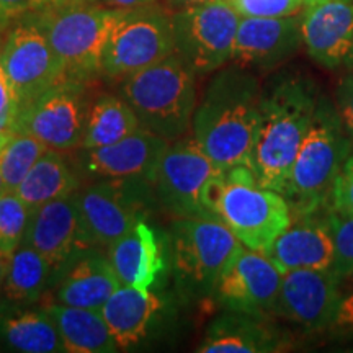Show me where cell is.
I'll return each mask as SVG.
<instances>
[{
	"label": "cell",
	"mask_w": 353,
	"mask_h": 353,
	"mask_svg": "<svg viewBox=\"0 0 353 353\" xmlns=\"http://www.w3.org/2000/svg\"><path fill=\"white\" fill-rule=\"evenodd\" d=\"M8 260H10V255H7L2 249H0V298H2V290H3V281H6V275H7Z\"/></svg>",
	"instance_id": "obj_39"
},
{
	"label": "cell",
	"mask_w": 353,
	"mask_h": 353,
	"mask_svg": "<svg viewBox=\"0 0 353 353\" xmlns=\"http://www.w3.org/2000/svg\"><path fill=\"white\" fill-rule=\"evenodd\" d=\"M54 276L52 267L33 247L20 244L10 255L0 301L34 304Z\"/></svg>",
	"instance_id": "obj_29"
},
{
	"label": "cell",
	"mask_w": 353,
	"mask_h": 353,
	"mask_svg": "<svg viewBox=\"0 0 353 353\" xmlns=\"http://www.w3.org/2000/svg\"><path fill=\"white\" fill-rule=\"evenodd\" d=\"M120 8L82 0H54L33 17L63 61L65 76L87 83L101 76V54Z\"/></svg>",
	"instance_id": "obj_6"
},
{
	"label": "cell",
	"mask_w": 353,
	"mask_h": 353,
	"mask_svg": "<svg viewBox=\"0 0 353 353\" xmlns=\"http://www.w3.org/2000/svg\"><path fill=\"white\" fill-rule=\"evenodd\" d=\"M82 2H97V0H82Z\"/></svg>",
	"instance_id": "obj_44"
},
{
	"label": "cell",
	"mask_w": 353,
	"mask_h": 353,
	"mask_svg": "<svg viewBox=\"0 0 353 353\" xmlns=\"http://www.w3.org/2000/svg\"><path fill=\"white\" fill-rule=\"evenodd\" d=\"M288 348V339L267 317L228 311L206 330L201 353H273Z\"/></svg>",
	"instance_id": "obj_21"
},
{
	"label": "cell",
	"mask_w": 353,
	"mask_h": 353,
	"mask_svg": "<svg viewBox=\"0 0 353 353\" xmlns=\"http://www.w3.org/2000/svg\"><path fill=\"white\" fill-rule=\"evenodd\" d=\"M6 183H3V179H2V174H0V193L6 192Z\"/></svg>",
	"instance_id": "obj_41"
},
{
	"label": "cell",
	"mask_w": 353,
	"mask_h": 353,
	"mask_svg": "<svg viewBox=\"0 0 353 353\" xmlns=\"http://www.w3.org/2000/svg\"><path fill=\"white\" fill-rule=\"evenodd\" d=\"M262 90L252 74L234 64L219 70L193 114V139L221 170L250 167Z\"/></svg>",
	"instance_id": "obj_1"
},
{
	"label": "cell",
	"mask_w": 353,
	"mask_h": 353,
	"mask_svg": "<svg viewBox=\"0 0 353 353\" xmlns=\"http://www.w3.org/2000/svg\"><path fill=\"white\" fill-rule=\"evenodd\" d=\"M83 85L68 77L21 105L13 131L28 132L52 151L81 149L88 113Z\"/></svg>",
	"instance_id": "obj_12"
},
{
	"label": "cell",
	"mask_w": 353,
	"mask_h": 353,
	"mask_svg": "<svg viewBox=\"0 0 353 353\" xmlns=\"http://www.w3.org/2000/svg\"><path fill=\"white\" fill-rule=\"evenodd\" d=\"M113 339L121 350L139 343L148 335L161 301L151 290L121 285L100 309Z\"/></svg>",
	"instance_id": "obj_25"
},
{
	"label": "cell",
	"mask_w": 353,
	"mask_h": 353,
	"mask_svg": "<svg viewBox=\"0 0 353 353\" xmlns=\"http://www.w3.org/2000/svg\"><path fill=\"white\" fill-rule=\"evenodd\" d=\"M120 286L108 257L85 252L61 278L52 303L100 311Z\"/></svg>",
	"instance_id": "obj_23"
},
{
	"label": "cell",
	"mask_w": 353,
	"mask_h": 353,
	"mask_svg": "<svg viewBox=\"0 0 353 353\" xmlns=\"http://www.w3.org/2000/svg\"><path fill=\"white\" fill-rule=\"evenodd\" d=\"M174 52L172 13L156 3L120 8L105 43L100 74L121 82Z\"/></svg>",
	"instance_id": "obj_7"
},
{
	"label": "cell",
	"mask_w": 353,
	"mask_h": 353,
	"mask_svg": "<svg viewBox=\"0 0 353 353\" xmlns=\"http://www.w3.org/2000/svg\"><path fill=\"white\" fill-rule=\"evenodd\" d=\"M239 13L228 0H208L172 13L175 52L196 77L229 63L236 43Z\"/></svg>",
	"instance_id": "obj_9"
},
{
	"label": "cell",
	"mask_w": 353,
	"mask_h": 353,
	"mask_svg": "<svg viewBox=\"0 0 353 353\" xmlns=\"http://www.w3.org/2000/svg\"><path fill=\"white\" fill-rule=\"evenodd\" d=\"M0 343L21 353H64L54 322L44 309L32 304L0 301Z\"/></svg>",
	"instance_id": "obj_24"
},
{
	"label": "cell",
	"mask_w": 353,
	"mask_h": 353,
	"mask_svg": "<svg viewBox=\"0 0 353 353\" xmlns=\"http://www.w3.org/2000/svg\"><path fill=\"white\" fill-rule=\"evenodd\" d=\"M205 206L242 245L257 252H265L293 223V211L285 196L262 187L245 165L214 176L205 190Z\"/></svg>",
	"instance_id": "obj_3"
},
{
	"label": "cell",
	"mask_w": 353,
	"mask_h": 353,
	"mask_svg": "<svg viewBox=\"0 0 353 353\" xmlns=\"http://www.w3.org/2000/svg\"><path fill=\"white\" fill-rule=\"evenodd\" d=\"M145 180H95L74 193L83 231L92 245L108 247L143 219Z\"/></svg>",
	"instance_id": "obj_13"
},
{
	"label": "cell",
	"mask_w": 353,
	"mask_h": 353,
	"mask_svg": "<svg viewBox=\"0 0 353 353\" xmlns=\"http://www.w3.org/2000/svg\"><path fill=\"white\" fill-rule=\"evenodd\" d=\"M303 44L322 68L353 64V0H322L301 17Z\"/></svg>",
	"instance_id": "obj_18"
},
{
	"label": "cell",
	"mask_w": 353,
	"mask_h": 353,
	"mask_svg": "<svg viewBox=\"0 0 353 353\" xmlns=\"http://www.w3.org/2000/svg\"><path fill=\"white\" fill-rule=\"evenodd\" d=\"M343 126L347 128L348 134L353 139V72L342 79L337 87V105Z\"/></svg>",
	"instance_id": "obj_37"
},
{
	"label": "cell",
	"mask_w": 353,
	"mask_h": 353,
	"mask_svg": "<svg viewBox=\"0 0 353 353\" xmlns=\"http://www.w3.org/2000/svg\"><path fill=\"white\" fill-rule=\"evenodd\" d=\"M120 97L144 130L169 143L190 130L196 108V76L176 52L120 82Z\"/></svg>",
	"instance_id": "obj_5"
},
{
	"label": "cell",
	"mask_w": 353,
	"mask_h": 353,
	"mask_svg": "<svg viewBox=\"0 0 353 353\" xmlns=\"http://www.w3.org/2000/svg\"><path fill=\"white\" fill-rule=\"evenodd\" d=\"M170 143L139 128L118 143L81 149L77 172L90 180H145L151 183L162 154Z\"/></svg>",
	"instance_id": "obj_17"
},
{
	"label": "cell",
	"mask_w": 353,
	"mask_h": 353,
	"mask_svg": "<svg viewBox=\"0 0 353 353\" xmlns=\"http://www.w3.org/2000/svg\"><path fill=\"white\" fill-rule=\"evenodd\" d=\"M50 314L70 353H114L121 348L110 332L99 309L50 303L43 307Z\"/></svg>",
	"instance_id": "obj_26"
},
{
	"label": "cell",
	"mask_w": 353,
	"mask_h": 353,
	"mask_svg": "<svg viewBox=\"0 0 353 353\" xmlns=\"http://www.w3.org/2000/svg\"><path fill=\"white\" fill-rule=\"evenodd\" d=\"M304 6H312V3H317V2H322V0H303Z\"/></svg>",
	"instance_id": "obj_43"
},
{
	"label": "cell",
	"mask_w": 353,
	"mask_h": 353,
	"mask_svg": "<svg viewBox=\"0 0 353 353\" xmlns=\"http://www.w3.org/2000/svg\"><path fill=\"white\" fill-rule=\"evenodd\" d=\"M30 214L32 211L17 192L6 190L0 193V249L7 255L23 244Z\"/></svg>",
	"instance_id": "obj_31"
},
{
	"label": "cell",
	"mask_w": 353,
	"mask_h": 353,
	"mask_svg": "<svg viewBox=\"0 0 353 353\" xmlns=\"http://www.w3.org/2000/svg\"><path fill=\"white\" fill-rule=\"evenodd\" d=\"M301 44L298 17H241L231 61L244 69H272L293 56Z\"/></svg>",
	"instance_id": "obj_19"
},
{
	"label": "cell",
	"mask_w": 353,
	"mask_h": 353,
	"mask_svg": "<svg viewBox=\"0 0 353 353\" xmlns=\"http://www.w3.org/2000/svg\"><path fill=\"white\" fill-rule=\"evenodd\" d=\"M170 7L175 8H185V7H192L196 6V3H203V2H208V0H165Z\"/></svg>",
	"instance_id": "obj_40"
},
{
	"label": "cell",
	"mask_w": 353,
	"mask_h": 353,
	"mask_svg": "<svg viewBox=\"0 0 353 353\" xmlns=\"http://www.w3.org/2000/svg\"><path fill=\"white\" fill-rule=\"evenodd\" d=\"M176 281L190 294H213L221 273L242 245L216 218H179L170 226Z\"/></svg>",
	"instance_id": "obj_8"
},
{
	"label": "cell",
	"mask_w": 353,
	"mask_h": 353,
	"mask_svg": "<svg viewBox=\"0 0 353 353\" xmlns=\"http://www.w3.org/2000/svg\"><path fill=\"white\" fill-rule=\"evenodd\" d=\"M329 224L334 242L330 270L341 280H345L353 275V214H339L330 210Z\"/></svg>",
	"instance_id": "obj_32"
},
{
	"label": "cell",
	"mask_w": 353,
	"mask_h": 353,
	"mask_svg": "<svg viewBox=\"0 0 353 353\" xmlns=\"http://www.w3.org/2000/svg\"><path fill=\"white\" fill-rule=\"evenodd\" d=\"M23 244L38 250L50 262L54 275H64L79 257L88 252L92 244L83 231L74 196L59 198L33 210Z\"/></svg>",
	"instance_id": "obj_16"
},
{
	"label": "cell",
	"mask_w": 353,
	"mask_h": 353,
	"mask_svg": "<svg viewBox=\"0 0 353 353\" xmlns=\"http://www.w3.org/2000/svg\"><path fill=\"white\" fill-rule=\"evenodd\" d=\"M108 260L121 285L144 290H152L164 270L161 242L144 219L108 247Z\"/></svg>",
	"instance_id": "obj_22"
},
{
	"label": "cell",
	"mask_w": 353,
	"mask_h": 353,
	"mask_svg": "<svg viewBox=\"0 0 353 353\" xmlns=\"http://www.w3.org/2000/svg\"><path fill=\"white\" fill-rule=\"evenodd\" d=\"M7 138H8V134H2V132H0V148H2L3 143H6Z\"/></svg>",
	"instance_id": "obj_42"
},
{
	"label": "cell",
	"mask_w": 353,
	"mask_h": 353,
	"mask_svg": "<svg viewBox=\"0 0 353 353\" xmlns=\"http://www.w3.org/2000/svg\"><path fill=\"white\" fill-rule=\"evenodd\" d=\"M157 0H97V3L101 6L113 7V8H131V7H141L149 6V3H156Z\"/></svg>",
	"instance_id": "obj_38"
},
{
	"label": "cell",
	"mask_w": 353,
	"mask_h": 353,
	"mask_svg": "<svg viewBox=\"0 0 353 353\" xmlns=\"http://www.w3.org/2000/svg\"><path fill=\"white\" fill-rule=\"evenodd\" d=\"M223 170L201 151L195 139L167 145L154 172V196L176 218H213L205 206V190Z\"/></svg>",
	"instance_id": "obj_10"
},
{
	"label": "cell",
	"mask_w": 353,
	"mask_h": 353,
	"mask_svg": "<svg viewBox=\"0 0 353 353\" xmlns=\"http://www.w3.org/2000/svg\"><path fill=\"white\" fill-rule=\"evenodd\" d=\"M281 273L291 270H329L334 262V242L329 214L319 211L296 216L263 252Z\"/></svg>",
	"instance_id": "obj_20"
},
{
	"label": "cell",
	"mask_w": 353,
	"mask_h": 353,
	"mask_svg": "<svg viewBox=\"0 0 353 353\" xmlns=\"http://www.w3.org/2000/svg\"><path fill=\"white\" fill-rule=\"evenodd\" d=\"M141 128L138 117L121 97L103 94L88 107L81 149H95L118 143Z\"/></svg>",
	"instance_id": "obj_28"
},
{
	"label": "cell",
	"mask_w": 353,
	"mask_h": 353,
	"mask_svg": "<svg viewBox=\"0 0 353 353\" xmlns=\"http://www.w3.org/2000/svg\"><path fill=\"white\" fill-rule=\"evenodd\" d=\"M329 203L335 213L353 214V145L335 179Z\"/></svg>",
	"instance_id": "obj_34"
},
{
	"label": "cell",
	"mask_w": 353,
	"mask_h": 353,
	"mask_svg": "<svg viewBox=\"0 0 353 353\" xmlns=\"http://www.w3.org/2000/svg\"><path fill=\"white\" fill-rule=\"evenodd\" d=\"M0 64L20 107L68 79L63 61L33 13L15 20L8 30L0 46Z\"/></svg>",
	"instance_id": "obj_11"
},
{
	"label": "cell",
	"mask_w": 353,
	"mask_h": 353,
	"mask_svg": "<svg viewBox=\"0 0 353 353\" xmlns=\"http://www.w3.org/2000/svg\"><path fill=\"white\" fill-rule=\"evenodd\" d=\"M352 145L353 139L335 103L321 95L281 193L293 216L321 211L329 203L334 182Z\"/></svg>",
	"instance_id": "obj_4"
},
{
	"label": "cell",
	"mask_w": 353,
	"mask_h": 353,
	"mask_svg": "<svg viewBox=\"0 0 353 353\" xmlns=\"http://www.w3.org/2000/svg\"><path fill=\"white\" fill-rule=\"evenodd\" d=\"M321 94L307 77H281L262 94L250 170L262 187L283 193Z\"/></svg>",
	"instance_id": "obj_2"
},
{
	"label": "cell",
	"mask_w": 353,
	"mask_h": 353,
	"mask_svg": "<svg viewBox=\"0 0 353 353\" xmlns=\"http://www.w3.org/2000/svg\"><path fill=\"white\" fill-rule=\"evenodd\" d=\"M283 273L263 252L247 247L221 273L213 294L226 311L268 317L275 312Z\"/></svg>",
	"instance_id": "obj_15"
},
{
	"label": "cell",
	"mask_w": 353,
	"mask_h": 353,
	"mask_svg": "<svg viewBox=\"0 0 353 353\" xmlns=\"http://www.w3.org/2000/svg\"><path fill=\"white\" fill-rule=\"evenodd\" d=\"M19 108L20 105L15 92H13L6 72H3L2 64H0V132L2 134H10L13 131Z\"/></svg>",
	"instance_id": "obj_35"
},
{
	"label": "cell",
	"mask_w": 353,
	"mask_h": 353,
	"mask_svg": "<svg viewBox=\"0 0 353 353\" xmlns=\"http://www.w3.org/2000/svg\"><path fill=\"white\" fill-rule=\"evenodd\" d=\"M239 17L278 19L294 15L304 6L303 0H228Z\"/></svg>",
	"instance_id": "obj_33"
},
{
	"label": "cell",
	"mask_w": 353,
	"mask_h": 353,
	"mask_svg": "<svg viewBox=\"0 0 353 353\" xmlns=\"http://www.w3.org/2000/svg\"><path fill=\"white\" fill-rule=\"evenodd\" d=\"M46 151V145L28 132L12 131L0 148V174L6 188L15 192L21 180Z\"/></svg>",
	"instance_id": "obj_30"
},
{
	"label": "cell",
	"mask_w": 353,
	"mask_h": 353,
	"mask_svg": "<svg viewBox=\"0 0 353 353\" xmlns=\"http://www.w3.org/2000/svg\"><path fill=\"white\" fill-rule=\"evenodd\" d=\"M341 281L330 268L286 272L281 278L275 312L304 329H327L345 312Z\"/></svg>",
	"instance_id": "obj_14"
},
{
	"label": "cell",
	"mask_w": 353,
	"mask_h": 353,
	"mask_svg": "<svg viewBox=\"0 0 353 353\" xmlns=\"http://www.w3.org/2000/svg\"><path fill=\"white\" fill-rule=\"evenodd\" d=\"M79 188V174L69 165L63 152L48 149L15 192L30 211H33L50 201L72 196Z\"/></svg>",
	"instance_id": "obj_27"
},
{
	"label": "cell",
	"mask_w": 353,
	"mask_h": 353,
	"mask_svg": "<svg viewBox=\"0 0 353 353\" xmlns=\"http://www.w3.org/2000/svg\"><path fill=\"white\" fill-rule=\"evenodd\" d=\"M54 0H0V28L30 13L43 10Z\"/></svg>",
	"instance_id": "obj_36"
}]
</instances>
